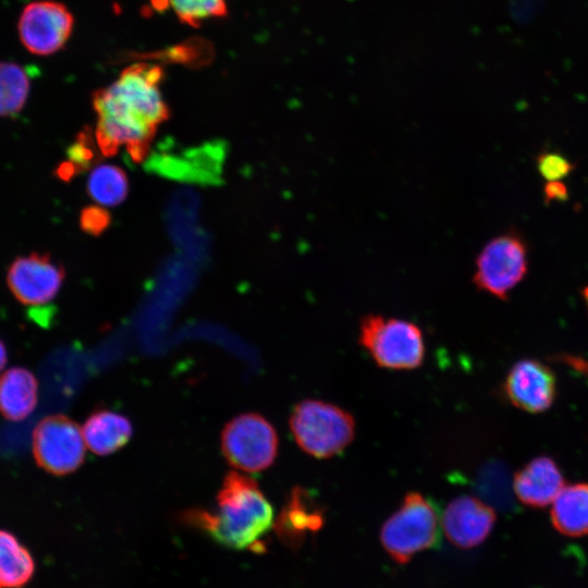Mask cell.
I'll return each instance as SVG.
<instances>
[{"mask_svg": "<svg viewBox=\"0 0 588 588\" xmlns=\"http://www.w3.org/2000/svg\"><path fill=\"white\" fill-rule=\"evenodd\" d=\"M546 203L565 200L568 197L566 186L561 181H548L543 187Z\"/></svg>", "mask_w": 588, "mask_h": 588, "instance_id": "24", "label": "cell"}, {"mask_svg": "<svg viewBox=\"0 0 588 588\" xmlns=\"http://www.w3.org/2000/svg\"><path fill=\"white\" fill-rule=\"evenodd\" d=\"M74 17L60 2L37 0L26 4L17 21V33L24 48L36 56L58 52L69 40Z\"/></svg>", "mask_w": 588, "mask_h": 588, "instance_id": "9", "label": "cell"}, {"mask_svg": "<svg viewBox=\"0 0 588 588\" xmlns=\"http://www.w3.org/2000/svg\"><path fill=\"white\" fill-rule=\"evenodd\" d=\"M8 362V353L4 343L0 340V372L3 370Z\"/></svg>", "mask_w": 588, "mask_h": 588, "instance_id": "25", "label": "cell"}, {"mask_svg": "<svg viewBox=\"0 0 588 588\" xmlns=\"http://www.w3.org/2000/svg\"><path fill=\"white\" fill-rule=\"evenodd\" d=\"M495 519L491 506L477 498L462 495L448 504L441 516V527L452 544L470 549L489 537Z\"/></svg>", "mask_w": 588, "mask_h": 588, "instance_id": "12", "label": "cell"}, {"mask_svg": "<svg viewBox=\"0 0 588 588\" xmlns=\"http://www.w3.org/2000/svg\"><path fill=\"white\" fill-rule=\"evenodd\" d=\"M574 168L566 157L554 151H543L537 157V169L547 181H561Z\"/></svg>", "mask_w": 588, "mask_h": 588, "instance_id": "22", "label": "cell"}, {"mask_svg": "<svg viewBox=\"0 0 588 588\" xmlns=\"http://www.w3.org/2000/svg\"><path fill=\"white\" fill-rule=\"evenodd\" d=\"M181 22L196 27L212 17L226 15L225 0H168Z\"/></svg>", "mask_w": 588, "mask_h": 588, "instance_id": "21", "label": "cell"}, {"mask_svg": "<svg viewBox=\"0 0 588 588\" xmlns=\"http://www.w3.org/2000/svg\"><path fill=\"white\" fill-rule=\"evenodd\" d=\"M162 79L160 65L137 62L94 93L95 137L103 156H113L120 148L134 162L147 156L158 126L170 115L160 89Z\"/></svg>", "mask_w": 588, "mask_h": 588, "instance_id": "1", "label": "cell"}, {"mask_svg": "<svg viewBox=\"0 0 588 588\" xmlns=\"http://www.w3.org/2000/svg\"><path fill=\"white\" fill-rule=\"evenodd\" d=\"M564 487L563 475L548 456H538L523 466L513 479V489L525 505L544 507L552 503Z\"/></svg>", "mask_w": 588, "mask_h": 588, "instance_id": "14", "label": "cell"}, {"mask_svg": "<svg viewBox=\"0 0 588 588\" xmlns=\"http://www.w3.org/2000/svg\"><path fill=\"white\" fill-rule=\"evenodd\" d=\"M64 280L63 267L49 254L20 256L10 265L7 284L13 296L24 305L39 306L51 302Z\"/></svg>", "mask_w": 588, "mask_h": 588, "instance_id": "10", "label": "cell"}, {"mask_svg": "<svg viewBox=\"0 0 588 588\" xmlns=\"http://www.w3.org/2000/svg\"><path fill=\"white\" fill-rule=\"evenodd\" d=\"M528 271V250L525 241L514 232L501 234L488 242L476 259V286L500 299L525 278Z\"/></svg>", "mask_w": 588, "mask_h": 588, "instance_id": "7", "label": "cell"}, {"mask_svg": "<svg viewBox=\"0 0 588 588\" xmlns=\"http://www.w3.org/2000/svg\"><path fill=\"white\" fill-rule=\"evenodd\" d=\"M441 530L437 504L413 491L384 522L380 540L392 560L405 564L417 553L438 547Z\"/></svg>", "mask_w": 588, "mask_h": 588, "instance_id": "3", "label": "cell"}, {"mask_svg": "<svg viewBox=\"0 0 588 588\" xmlns=\"http://www.w3.org/2000/svg\"><path fill=\"white\" fill-rule=\"evenodd\" d=\"M279 439L273 426L256 413L231 419L221 433V450L228 463L246 473L269 468L278 454Z\"/></svg>", "mask_w": 588, "mask_h": 588, "instance_id": "6", "label": "cell"}, {"mask_svg": "<svg viewBox=\"0 0 588 588\" xmlns=\"http://www.w3.org/2000/svg\"><path fill=\"white\" fill-rule=\"evenodd\" d=\"M503 391L517 408L541 413L550 408L555 399V376L539 360L522 359L510 369Z\"/></svg>", "mask_w": 588, "mask_h": 588, "instance_id": "11", "label": "cell"}, {"mask_svg": "<svg viewBox=\"0 0 588 588\" xmlns=\"http://www.w3.org/2000/svg\"><path fill=\"white\" fill-rule=\"evenodd\" d=\"M110 223L109 212L101 206H89L82 210L79 224L88 234L98 235Z\"/></svg>", "mask_w": 588, "mask_h": 588, "instance_id": "23", "label": "cell"}, {"mask_svg": "<svg viewBox=\"0 0 588 588\" xmlns=\"http://www.w3.org/2000/svg\"><path fill=\"white\" fill-rule=\"evenodd\" d=\"M89 197L101 207H115L126 198L128 181L123 169L114 164L96 166L86 182Z\"/></svg>", "mask_w": 588, "mask_h": 588, "instance_id": "19", "label": "cell"}, {"mask_svg": "<svg viewBox=\"0 0 588 588\" xmlns=\"http://www.w3.org/2000/svg\"><path fill=\"white\" fill-rule=\"evenodd\" d=\"M584 297L588 304V286H586V289L584 290Z\"/></svg>", "mask_w": 588, "mask_h": 588, "instance_id": "26", "label": "cell"}, {"mask_svg": "<svg viewBox=\"0 0 588 588\" xmlns=\"http://www.w3.org/2000/svg\"><path fill=\"white\" fill-rule=\"evenodd\" d=\"M87 448L105 456L123 448L132 437L133 427L128 418L109 409L91 413L82 428Z\"/></svg>", "mask_w": 588, "mask_h": 588, "instance_id": "15", "label": "cell"}, {"mask_svg": "<svg viewBox=\"0 0 588 588\" xmlns=\"http://www.w3.org/2000/svg\"><path fill=\"white\" fill-rule=\"evenodd\" d=\"M85 440L79 426L65 415H50L35 427L32 450L44 470L63 476L75 471L85 460Z\"/></svg>", "mask_w": 588, "mask_h": 588, "instance_id": "8", "label": "cell"}, {"mask_svg": "<svg viewBox=\"0 0 588 588\" xmlns=\"http://www.w3.org/2000/svg\"><path fill=\"white\" fill-rule=\"evenodd\" d=\"M35 563L11 532L0 530V588H20L33 576Z\"/></svg>", "mask_w": 588, "mask_h": 588, "instance_id": "18", "label": "cell"}, {"mask_svg": "<svg viewBox=\"0 0 588 588\" xmlns=\"http://www.w3.org/2000/svg\"><path fill=\"white\" fill-rule=\"evenodd\" d=\"M290 429L305 453L316 458H330L352 442L355 422L351 414L336 405L305 400L294 406Z\"/></svg>", "mask_w": 588, "mask_h": 588, "instance_id": "4", "label": "cell"}, {"mask_svg": "<svg viewBox=\"0 0 588 588\" xmlns=\"http://www.w3.org/2000/svg\"><path fill=\"white\" fill-rule=\"evenodd\" d=\"M273 510L257 482L236 471L225 475L213 511L191 509L181 516L206 531L216 542L233 550L257 548L273 526Z\"/></svg>", "mask_w": 588, "mask_h": 588, "instance_id": "2", "label": "cell"}, {"mask_svg": "<svg viewBox=\"0 0 588 588\" xmlns=\"http://www.w3.org/2000/svg\"><path fill=\"white\" fill-rule=\"evenodd\" d=\"M29 90L27 71L16 62L0 61V117L19 115L26 105Z\"/></svg>", "mask_w": 588, "mask_h": 588, "instance_id": "20", "label": "cell"}, {"mask_svg": "<svg viewBox=\"0 0 588 588\" xmlns=\"http://www.w3.org/2000/svg\"><path fill=\"white\" fill-rule=\"evenodd\" d=\"M323 522V511L318 501L309 490L297 487L291 491L273 527L285 544L299 547L322 527Z\"/></svg>", "mask_w": 588, "mask_h": 588, "instance_id": "13", "label": "cell"}, {"mask_svg": "<svg viewBox=\"0 0 588 588\" xmlns=\"http://www.w3.org/2000/svg\"><path fill=\"white\" fill-rule=\"evenodd\" d=\"M359 342L377 365L388 369H415L425 357L421 330L399 318L367 316L360 324Z\"/></svg>", "mask_w": 588, "mask_h": 588, "instance_id": "5", "label": "cell"}, {"mask_svg": "<svg viewBox=\"0 0 588 588\" xmlns=\"http://www.w3.org/2000/svg\"><path fill=\"white\" fill-rule=\"evenodd\" d=\"M38 402V382L32 371L13 367L0 376V413L10 420L28 417Z\"/></svg>", "mask_w": 588, "mask_h": 588, "instance_id": "16", "label": "cell"}, {"mask_svg": "<svg viewBox=\"0 0 588 588\" xmlns=\"http://www.w3.org/2000/svg\"><path fill=\"white\" fill-rule=\"evenodd\" d=\"M551 522L562 535H588V483L563 487L552 502Z\"/></svg>", "mask_w": 588, "mask_h": 588, "instance_id": "17", "label": "cell"}]
</instances>
